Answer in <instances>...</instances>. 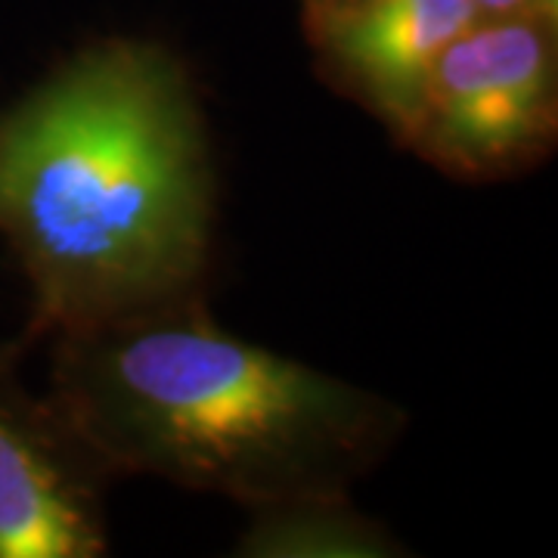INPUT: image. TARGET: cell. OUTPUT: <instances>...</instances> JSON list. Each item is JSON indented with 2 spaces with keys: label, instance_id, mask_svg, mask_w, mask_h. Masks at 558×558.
Listing matches in <instances>:
<instances>
[{
  "label": "cell",
  "instance_id": "obj_1",
  "mask_svg": "<svg viewBox=\"0 0 558 558\" xmlns=\"http://www.w3.org/2000/svg\"><path fill=\"white\" fill-rule=\"evenodd\" d=\"M211 230L199 94L168 47L90 44L0 112V236L32 286L25 344L202 292Z\"/></svg>",
  "mask_w": 558,
  "mask_h": 558
},
{
  "label": "cell",
  "instance_id": "obj_2",
  "mask_svg": "<svg viewBox=\"0 0 558 558\" xmlns=\"http://www.w3.org/2000/svg\"><path fill=\"white\" fill-rule=\"evenodd\" d=\"M50 395L116 475L245 509L351 497L407 428L395 400L223 332L205 292L53 336Z\"/></svg>",
  "mask_w": 558,
  "mask_h": 558
},
{
  "label": "cell",
  "instance_id": "obj_3",
  "mask_svg": "<svg viewBox=\"0 0 558 558\" xmlns=\"http://www.w3.org/2000/svg\"><path fill=\"white\" fill-rule=\"evenodd\" d=\"M558 140V20L478 16L440 53L400 149L465 183L527 174Z\"/></svg>",
  "mask_w": 558,
  "mask_h": 558
},
{
  "label": "cell",
  "instance_id": "obj_4",
  "mask_svg": "<svg viewBox=\"0 0 558 558\" xmlns=\"http://www.w3.org/2000/svg\"><path fill=\"white\" fill-rule=\"evenodd\" d=\"M28 344H0V558H100L119 478L53 395L20 376Z\"/></svg>",
  "mask_w": 558,
  "mask_h": 558
},
{
  "label": "cell",
  "instance_id": "obj_5",
  "mask_svg": "<svg viewBox=\"0 0 558 558\" xmlns=\"http://www.w3.org/2000/svg\"><path fill=\"white\" fill-rule=\"evenodd\" d=\"M475 20V0H357L301 13V28L319 78L403 146L435 62Z\"/></svg>",
  "mask_w": 558,
  "mask_h": 558
},
{
  "label": "cell",
  "instance_id": "obj_6",
  "mask_svg": "<svg viewBox=\"0 0 558 558\" xmlns=\"http://www.w3.org/2000/svg\"><path fill=\"white\" fill-rule=\"evenodd\" d=\"M252 512L255 521L242 534L240 556L388 558L400 553L388 531L354 512L348 497L299 499Z\"/></svg>",
  "mask_w": 558,
  "mask_h": 558
},
{
  "label": "cell",
  "instance_id": "obj_7",
  "mask_svg": "<svg viewBox=\"0 0 558 558\" xmlns=\"http://www.w3.org/2000/svg\"><path fill=\"white\" fill-rule=\"evenodd\" d=\"M478 16H512V13H543L558 20V0H475Z\"/></svg>",
  "mask_w": 558,
  "mask_h": 558
},
{
  "label": "cell",
  "instance_id": "obj_8",
  "mask_svg": "<svg viewBox=\"0 0 558 558\" xmlns=\"http://www.w3.org/2000/svg\"><path fill=\"white\" fill-rule=\"evenodd\" d=\"M357 0H301V13L307 10H339V7H351Z\"/></svg>",
  "mask_w": 558,
  "mask_h": 558
}]
</instances>
